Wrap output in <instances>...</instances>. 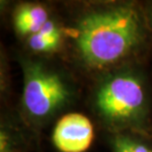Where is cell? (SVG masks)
<instances>
[{
    "label": "cell",
    "instance_id": "ba28073f",
    "mask_svg": "<svg viewBox=\"0 0 152 152\" xmlns=\"http://www.w3.org/2000/svg\"><path fill=\"white\" fill-rule=\"evenodd\" d=\"M144 15H145V19H146L147 27L152 31V3L148 5L147 10Z\"/></svg>",
    "mask_w": 152,
    "mask_h": 152
},
{
    "label": "cell",
    "instance_id": "6da1fadb",
    "mask_svg": "<svg viewBox=\"0 0 152 152\" xmlns=\"http://www.w3.org/2000/svg\"><path fill=\"white\" fill-rule=\"evenodd\" d=\"M145 15L132 3L87 9L74 27V50L85 68L103 70L136 53L146 37Z\"/></svg>",
    "mask_w": 152,
    "mask_h": 152
},
{
    "label": "cell",
    "instance_id": "8992f818",
    "mask_svg": "<svg viewBox=\"0 0 152 152\" xmlns=\"http://www.w3.org/2000/svg\"><path fill=\"white\" fill-rule=\"evenodd\" d=\"M64 39V30L50 18L36 34L26 39L27 47L35 54H51L59 50Z\"/></svg>",
    "mask_w": 152,
    "mask_h": 152
},
{
    "label": "cell",
    "instance_id": "277c9868",
    "mask_svg": "<svg viewBox=\"0 0 152 152\" xmlns=\"http://www.w3.org/2000/svg\"><path fill=\"white\" fill-rule=\"evenodd\" d=\"M94 137L93 124L86 115L69 113L57 121L51 140L60 152H84L90 147Z\"/></svg>",
    "mask_w": 152,
    "mask_h": 152
},
{
    "label": "cell",
    "instance_id": "7a4b0ae2",
    "mask_svg": "<svg viewBox=\"0 0 152 152\" xmlns=\"http://www.w3.org/2000/svg\"><path fill=\"white\" fill-rule=\"evenodd\" d=\"M96 115L114 133L144 132L149 118V96L137 70L118 68L105 74L93 93Z\"/></svg>",
    "mask_w": 152,
    "mask_h": 152
},
{
    "label": "cell",
    "instance_id": "3957f363",
    "mask_svg": "<svg viewBox=\"0 0 152 152\" xmlns=\"http://www.w3.org/2000/svg\"><path fill=\"white\" fill-rule=\"evenodd\" d=\"M19 60L24 79L23 113L34 124H45L70 105L74 89L64 75L47 63L29 56Z\"/></svg>",
    "mask_w": 152,
    "mask_h": 152
},
{
    "label": "cell",
    "instance_id": "52a82bcc",
    "mask_svg": "<svg viewBox=\"0 0 152 152\" xmlns=\"http://www.w3.org/2000/svg\"><path fill=\"white\" fill-rule=\"evenodd\" d=\"M110 145L113 152H152V147L143 139L127 132L113 133Z\"/></svg>",
    "mask_w": 152,
    "mask_h": 152
},
{
    "label": "cell",
    "instance_id": "5b68a950",
    "mask_svg": "<svg viewBox=\"0 0 152 152\" xmlns=\"http://www.w3.org/2000/svg\"><path fill=\"white\" fill-rule=\"evenodd\" d=\"M50 19L48 9L36 2L21 3L14 9L12 24L20 38L27 39L36 34Z\"/></svg>",
    "mask_w": 152,
    "mask_h": 152
}]
</instances>
